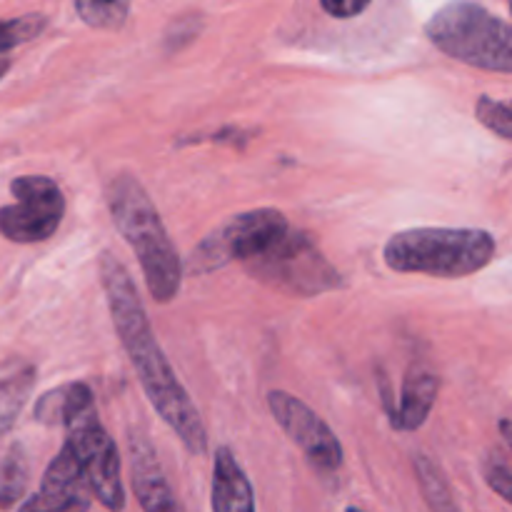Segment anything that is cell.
Listing matches in <instances>:
<instances>
[{
	"mask_svg": "<svg viewBox=\"0 0 512 512\" xmlns=\"http://www.w3.org/2000/svg\"><path fill=\"white\" fill-rule=\"evenodd\" d=\"M250 278L260 280L278 293L295 298H313L340 288L343 278L315 240L303 230H285L268 250L245 260Z\"/></svg>",
	"mask_w": 512,
	"mask_h": 512,
	"instance_id": "cell-5",
	"label": "cell"
},
{
	"mask_svg": "<svg viewBox=\"0 0 512 512\" xmlns=\"http://www.w3.org/2000/svg\"><path fill=\"white\" fill-rule=\"evenodd\" d=\"M485 480H488V485L500 495V498L508 500L512 505V473L505 465H490V468L485 470Z\"/></svg>",
	"mask_w": 512,
	"mask_h": 512,
	"instance_id": "cell-21",
	"label": "cell"
},
{
	"mask_svg": "<svg viewBox=\"0 0 512 512\" xmlns=\"http://www.w3.org/2000/svg\"><path fill=\"white\" fill-rule=\"evenodd\" d=\"M30 465L28 455L20 445H13L3 460H0V508L8 510L20 503V498L28 490Z\"/></svg>",
	"mask_w": 512,
	"mask_h": 512,
	"instance_id": "cell-14",
	"label": "cell"
},
{
	"mask_svg": "<svg viewBox=\"0 0 512 512\" xmlns=\"http://www.w3.org/2000/svg\"><path fill=\"white\" fill-rule=\"evenodd\" d=\"M10 68V60H0V78H3L5 75V70Z\"/></svg>",
	"mask_w": 512,
	"mask_h": 512,
	"instance_id": "cell-23",
	"label": "cell"
},
{
	"mask_svg": "<svg viewBox=\"0 0 512 512\" xmlns=\"http://www.w3.org/2000/svg\"><path fill=\"white\" fill-rule=\"evenodd\" d=\"M130 458H133V488L140 508L148 512L180 510V503L170 493L168 480L160 473V465L148 440L130 435Z\"/></svg>",
	"mask_w": 512,
	"mask_h": 512,
	"instance_id": "cell-11",
	"label": "cell"
},
{
	"mask_svg": "<svg viewBox=\"0 0 512 512\" xmlns=\"http://www.w3.org/2000/svg\"><path fill=\"white\" fill-rule=\"evenodd\" d=\"M270 413L275 423L288 433V438L305 453V458L323 473H333L343 465V445L335 438L318 413L308 408L303 400L293 398L285 390H270L268 393Z\"/></svg>",
	"mask_w": 512,
	"mask_h": 512,
	"instance_id": "cell-9",
	"label": "cell"
},
{
	"mask_svg": "<svg viewBox=\"0 0 512 512\" xmlns=\"http://www.w3.org/2000/svg\"><path fill=\"white\" fill-rule=\"evenodd\" d=\"M95 415H98L95 408H85L75 418H70L65 425L68 430L65 443L73 445V450L83 460L90 493L98 498V503L108 510H123L125 493L123 483H120L118 448Z\"/></svg>",
	"mask_w": 512,
	"mask_h": 512,
	"instance_id": "cell-8",
	"label": "cell"
},
{
	"mask_svg": "<svg viewBox=\"0 0 512 512\" xmlns=\"http://www.w3.org/2000/svg\"><path fill=\"white\" fill-rule=\"evenodd\" d=\"M10 190L15 203L0 208V235L20 245L48 240L65 215V198L58 183L45 175H23L10 183Z\"/></svg>",
	"mask_w": 512,
	"mask_h": 512,
	"instance_id": "cell-7",
	"label": "cell"
},
{
	"mask_svg": "<svg viewBox=\"0 0 512 512\" xmlns=\"http://www.w3.org/2000/svg\"><path fill=\"white\" fill-rule=\"evenodd\" d=\"M45 25H48V20L40 13H30L13 20H0V53H8V50L18 48V45L38 38Z\"/></svg>",
	"mask_w": 512,
	"mask_h": 512,
	"instance_id": "cell-18",
	"label": "cell"
},
{
	"mask_svg": "<svg viewBox=\"0 0 512 512\" xmlns=\"http://www.w3.org/2000/svg\"><path fill=\"white\" fill-rule=\"evenodd\" d=\"M383 258L395 273L468 278L495 258V238L478 228H410L385 243Z\"/></svg>",
	"mask_w": 512,
	"mask_h": 512,
	"instance_id": "cell-3",
	"label": "cell"
},
{
	"mask_svg": "<svg viewBox=\"0 0 512 512\" xmlns=\"http://www.w3.org/2000/svg\"><path fill=\"white\" fill-rule=\"evenodd\" d=\"M475 115L495 135L512 140V100H495L483 95L475 103Z\"/></svg>",
	"mask_w": 512,
	"mask_h": 512,
	"instance_id": "cell-19",
	"label": "cell"
},
{
	"mask_svg": "<svg viewBox=\"0 0 512 512\" xmlns=\"http://www.w3.org/2000/svg\"><path fill=\"white\" fill-rule=\"evenodd\" d=\"M373 0H320L323 10L333 18H355V15L363 13Z\"/></svg>",
	"mask_w": 512,
	"mask_h": 512,
	"instance_id": "cell-20",
	"label": "cell"
},
{
	"mask_svg": "<svg viewBox=\"0 0 512 512\" xmlns=\"http://www.w3.org/2000/svg\"><path fill=\"white\" fill-rule=\"evenodd\" d=\"M80 20L95 30H120L128 20L130 0H73Z\"/></svg>",
	"mask_w": 512,
	"mask_h": 512,
	"instance_id": "cell-16",
	"label": "cell"
},
{
	"mask_svg": "<svg viewBox=\"0 0 512 512\" xmlns=\"http://www.w3.org/2000/svg\"><path fill=\"white\" fill-rule=\"evenodd\" d=\"M425 33L448 58L490 73H512V25L473 0L443 5Z\"/></svg>",
	"mask_w": 512,
	"mask_h": 512,
	"instance_id": "cell-4",
	"label": "cell"
},
{
	"mask_svg": "<svg viewBox=\"0 0 512 512\" xmlns=\"http://www.w3.org/2000/svg\"><path fill=\"white\" fill-rule=\"evenodd\" d=\"M500 433H503L505 443L512 448V420H503V423H500Z\"/></svg>",
	"mask_w": 512,
	"mask_h": 512,
	"instance_id": "cell-22",
	"label": "cell"
},
{
	"mask_svg": "<svg viewBox=\"0 0 512 512\" xmlns=\"http://www.w3.org/2000/svg\"><path fill=\"white\" fill-rule=\"evenodd\" d=\"M108 208L115 228L133 248L145 285L158 303H170L183 283V263L150 195L133 175H118L108 185Z\"/></svg>",
	"mask_w": 512,
	"mask_h": 512,
	"instance_id": "cell-2",
	"label": "cell"
},
{
	"mask_svg": "<svg viewBox=\"0 0 512 512\" xmlns=\"http://www.w3.org/2000/svg\"><path fill=\"white\" fill-rule=\"evenodd\" d=\"M100 280H103L115 333H118L123 348L128 350L130 363L138 370L145 395L158 410L160 418L183 440L185 448L193 455H203L208 450V430H205L203 418L190 395L175 378L168 358L155 343L153 328H150L133 278L120 260H115L110 253H103L100 255Z\"/></svg>",
	"mask_w": 512,
	"mask_h": 512,
	"instance_id": "cell-1",
	"label": "cell"
},
{
	"mask_svg": "<svg viewBox=\"0 0 512 512\" xmlns=\"http://www.w3.org/2000/svg\"><path fill=\"white\" fill-rule=\"evenodd\" d=\"M35 385V370L25 368L10 378L0 380V435L8 433L13 423L18 420L25 400Z\"/></svg>",
	"mask_w": 512,
	"mask_h": 512,
	"instance_id": "cell-15",
	"label": "cell"
},
{
	"mask_svg": "<svg viewBox=\"0 0 512 512\" xmlns=\"http://www.w3.org/2000/svg\"><path fill=\"white\" fill-rule=\"evenodd\" d=\"M510 8H512V0H510Z\"/></svg>",
	"mask_w": 512,
	"mask_h": 512,
	"instance_id": "cell-24",
	"label": "cell"
},
{
	"mask_svg": "<svg viewBox=\"0 0 512 512\" xmlns=\"http://www.w3.org/2000/svg\"><path fill=\"white\" fill-rule=\"evenodd\" d=\"M440 380L438 375L423 365H413L403 380V393H400V405L393 415V425L403 433L418 430L428 420L435 400H438Z\"/></svg>",
	"mask_w": 512,
	"mask_h": 512,
	"instance_id": "cell-12",
	"label": "cell"
},
{
	"mask_svg": "<svg viewBox=\"0 0 512 512\" xmlns=\"http://www.w3.org/2000/svg\"><path fill=\"white\" fill-rule=\"evenodd\" d=\"M213 510L215 512H253V485L228 448H218L213 463Z\"/></svg>",
	"mask_w": 512,
	"mask_h": 512,
	"instance_id": "cell-13",
	"label": "cell"
},
{
	"mask_svg": "<svg viewBox=\"0 0 512 512\" xmlns=\"http://www.w3.org/2000/svg\"><path fill=\"white\" fill-rule=\"evenodd\" d=\"M415 470H418V480H420V488H423L425 500L433 510H455L453 498H450V488L445 483L443 473L438 470V465L433 460L423 458L420 455L415 460Z\"/></svg>",
	"mask_w": 512,
	"mask_h": 512,
	"instance_id": "cell-17",
	"label": "cell"
},
{
	"mask_svg": "<svg viewBox=\"0 0 512 512\" xmlns=\"http://www.w3.org/2000/svg\"><path fill=\"white\" fill-rule=\"evenodd\" d=\"M88 473L75 453L73 445L65 443L43 475V485L35 498L23 503V510H88Z\"/></svg>",
	"mask_w": 512,
	"mask_h": 512,
	"instance_id": "cell-10",
	"label": "cell"
},
{
	"mask_svg": "<svg viewBox=\"0 0 512 512\" xmlns=\"http://www.w3.org/2000/svg\"><path fill=\"white\" fill-rule=\"evenodd\" d=\"M288 218L275 208H258L223 220L205 235L185 260L190 275H208L235 260H250L268 250L288 230Z\"/></svg>",
	"mask_w": 512,
	"mask_h": 512,
	"instance_id": "cell-6",
	"label": "cell"
}]
</instances>
